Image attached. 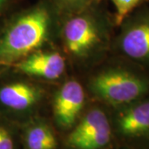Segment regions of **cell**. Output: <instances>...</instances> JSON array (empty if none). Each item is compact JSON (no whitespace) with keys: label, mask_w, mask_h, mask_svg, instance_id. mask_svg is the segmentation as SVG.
<instances>
[{"label":"cell","mask_w":149,"mask_h":149,"mask_svg":"<svg viewBox=\"0 0 149 149\" xmlns=\"http://www.w3.org/2000/svg\"><path fill=\"white\" fill-rule=\"evenodd\" d=\"M116 27L102 0L60 20L57 47L69 67L86 73L111 54Z\"/></svg>","instance_id":"cell-1"},{"label":"cell","mask_w":149,"mask_h":149,"mask_svg":"<svg viewBox=\"0 0 149 149\" xmlns=\"http://www.w3.org/2000/svg\"><path fill=\"white\" fill-rule=\"evenodd\" d=\"M59 24L50 0L10 13L0 26V72L37 50L57 46Z\"/></svg>","instance_id":"cell-2"},{"label":"cell","mask_w":149,"mask_h":149,"mask_svg":"<svg viewBox=\"0 0 149 149\" xmlns=\"http://www.w3.org/2000/svg\"><path fill=\"white\" fill-rule=\"evenodd\" d=\"M83 83L90 101L109 109L149 95V70L110 54L85 73Z\"/></svg>","instance_id":"cell-3"},{"label":"cell","mask_w":149,"mask_h":149,"mask_svg":"<svg viewBox=\"0 0 149 149\" xmlns=\"http://www.w3.org/2000/svg\"><path fill=\"white\" fill-rule=\"evenodd\" d=\"M52 86L10 71L0 72V116L21 124L40 115Z\"/></svg>","instance_id":"cell-4"},{"label":"cell","mask_w":149,"mask_h":149,"mask_svg":"<svg viewBox=\"0 0 149 149\" xmlns=\"http://www.w3.org/2000/svg\"><path fill=\"white\" fill-rule=\"evenodd\" d=\"M66 149H113L116 141L109 109L91 101L65 139Z\"/></svg>","instance_id":"cell-5"},{"label":"cell","mask_w":149,"mask_h":149,"mask_svg":"<svg viewBox=\"0 0 149 149\" xmlns=\"http://www.w3.org/2000/svg\"><path fill=\"white\" fill-rule=\"evenodd\" d=\"M111 54L149 70V3L128 15L118 27Z\"/></svg>","instance_id":"cell-6"},{"label":"cell","mask_w":149,"mask_h":149,"mask_svg":"<svg viewBox=\"0 0 149 149\" xmlns=\"http://www.w3.org/2000/svg\"><path fill=\"white\" fill-rule=\"evenodd\" d=\"M53 87L49 99L53 123L59 130L68 132L91 101L83 81L75 76L68 74Z\"/></svg>","instance_id":"cell-7"},{"label":"cell","mask_w":149,"mask_h":149,"mask_svg":"<svg viewBox=\"0 0 149 149\" xmlns=\"http://www.w3.org/2000/svg\"><path fill=\"white\" fill-rule=\"evenodd\" d=\"M69 64L57 46L37 50L13 63L4 71L55 85L68 75Z\"/></svg>","instance_id":"cell-8"},{"label":"cell","mask_w":149,"mask_h":149,"mask_svg":"<svg viewBox=\"0 0 149 149\" xmlns=\"http://www.w3.org/2000/svg\"><path fill=\"white\" fill-rule=\"evenodd\" d=\"M109 111L116 143H149V95Z\"/></svg>","instance_id":"cell-9"},{"label":"cell","mask_w":149,"mask_h":149,"mask_svg":"<svg viewBox=\"0 0 149 149\" xmlns=\"http://www.w3.org/2000/svg\"><path fill=\"white\" fill-rule=\"evenodd\" d=\"M19 125L23 149H57L58 139L53 125L41 114Z\"/></svg>","instance_id":"cell-10"},{"label":"cell","mask_w":149,"mask_h":149,"mask_svg":"<svg viewBox=\"0 0 149 149\" xmlns=\"http://www.w3.org/2000/svg\"><path fill=\"white\" fill-rule=\"evenodd\" d=\"M19 125L0 116V149H20Z\"/></svg>","instance_id":"cell-11"},{"label":"cell","mask_w":149,"mask_h":149,"mask_svg":"<svg viewBox=\"0 0 149 149\" xmlns=\"http://www.w3.org/2000/svg\"><path fill=\"white\" fill-rule=\"evenodd\" d=\"M60 20L74 14L100 2V0H50Z\"/></svg>","instance_id":"cell-12"},{"label":"cell","mask_w":149,"mask_h":149,"mask_svg":"<svg viewBox=\"0 0 149 149\" xmlns=\"http://www.w3.org/2000/svg\"><path fill=\"white\" fill-rule=\"evenodd\" d=\"M115 8L113 20L116 27L139 7L149 3V0H110Z\"/></svg>","instance_id":"cell-13"},{"label":"cell","mask_w":149,"mask_h":149,"mask_svg":"<svg viewBox=\"0 0 149 149\" xmlns=\"http://www.w3.org/2000/svg\"><path fill=\"white\" fill-rule=\"evenodd\" d=\"M19 0H0V26L10 13Z\"/></svg>","instance_id":"cell-14"},{"label":"cell","mask_w":149,"mask_h":149,"mask_svg":"<svg viewBox=\"0 0 149 149\" xmlns=\"http://www.w3.org/2000/svg\"><path fill=\"white\" fill-rule=\"evenodd\" d=\"M113 149H149V143L145 144H118Z\"/></svg>","instance_id":"cell-15"}]
</instances>
